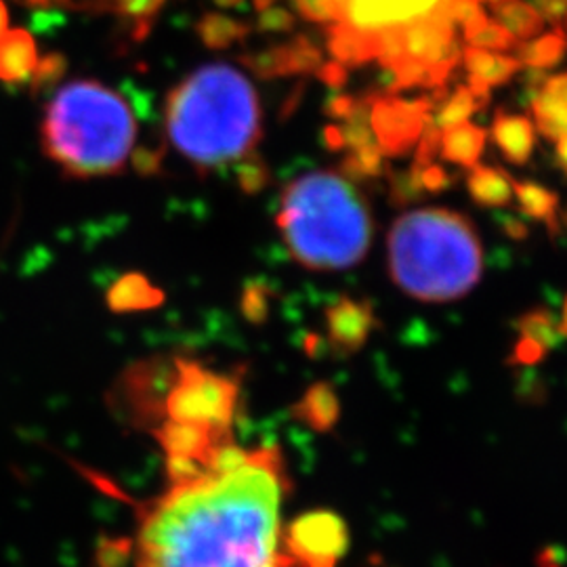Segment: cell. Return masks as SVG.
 <instances>
[{"instance_id":"1","label":"cell","mask_w":567,"mask_h":567,"mask_svg":"<svg viewBox=\"0 0 567 567\" xmlns=\"http://www.w3.org/2000/svg\"><path fill=\"white\" fill-rule=\"evenodd\" d=\"M290 486L276 447H221L208 471L140 505L137 567H303L284 548Z\"/></svg>"},{"instance_id":"2","label":"cell","mask_w":567,"mask_h":567,"mask_svg":"<svg viewBox=\"0 0 567 567\" xmlns=\"http://www.w3.org/2000/svg\"><path fill=\"white\" fill-rule=\"evenodd\" d=\"M164 126L171 145L200 173L240 161L264 137L255 86L225 63L204 65L166 95Z\"/></svg>"},{"instance_id":"3","label":"cell","mask_w":567,"mask_h":567,"mask_svg":"<svg viewBox=\"0 0 567 567\" xmlns=\"http://www.w3.org/2000/svg\"><path fill=\"white\" fill-rule=\"evenodd\" d=\"M276 225L290 257L313 271L360 264L374 234L362 192L339 171H313L288 183Z\"/></svg>"},{"instance_id":"4","label":"cell","mask_w":567,"mask_h":567,"mask_svg":"<svg viewBox=\"0 0 567 567\" xmlns=\"http://www.w3.org/2000/svg\"><path fill=\"white\" fill-rule=\"evenodd\" d=\"M393 282L423 303H450L471 292L484 271V248L468 217L450 208H416L395 219L386 238Z\"/></svg>"},{"instance_id":"5","label":"cell","mask_w":567,"mask_h":567,"mask_svg":"<svg viewBox=\"0 0 567 567\" xmlns=\"http://www.w3.org/2000/svg\"><path fill=\"white\" fill-rule=\"evenodd\" d=\"M135 137L131 105L102 82H68L44 110L42 152L74 179L122 173Z\"/></svg>"},{"instance_id":"6","label":"cell","mask_w":567,"mask_h":567,"mask_svg":"<svg viewBox=\"0 0 567 567\" xmlns=\"http://www.w3.org/2000/svg\"><path fill=\"white\" fill-rule=\"evenodd\" d=\"M243 393V372H224L198 360L175 355L161 400L158 423L198 425L215 433H231Z\"/></svg>"},{"instance_id":"7","label":"cell","mask_w":567,"mask_h":567,"mask_svg":"<svg viewBox=\"0 0 567 567\" xmlns=\"http://www.w3.org/2000/svg\"><path fill=\"white\" fill-rule=\"evenodd\" d=\"M435 112L431 95L402 100L395 95L370 93V126L374 142L385 158H404L421 140L425 118Z\"/></svg>"},{"instance_id":"8","label":"cell","mask_w":567,"mask_h":567,"mask_svg":"<svg viewBox=\"0 0 567 567\" xmlns=\"http://www.w3.org/2000/svg\"><path fill=\"white\" fill-rule=\"evenodd\" d=\"M286 553L303 567H334L349 548V527L334 511H309L282 532Z\"/></svg>"},{"instance_id":"9","label":"cell","mask_w":567,"mask_h":567,"mask_svg":"<svg viewBox=\"0 0 567 567\" xmlns=\"http://www.w3.org/2000/svg\"><path fill=\"white\" fill-rule=\"evenodd\" d=\"M337 20L360 32L379 34L389 28H400L416 21L444 18L452 0H332Z\"/></svg>"},{"instance_id":"10","label":"cell","mask_w":567,"mask_h":567,"mask_svg":"<svg viewBox=\"0 0 567 567\" xmlns=\"http://www.w3.org/2000/svg\"><path fill=\"white\" fill-rule=\"evenodd\" d=\"M240 63L257 79L271 81L282 76L316 74L324 61H322V51L311 42V39L299 34L290 41L271 44L261 51L244 53L240 55Z\"/></svg>"},{"instance_id":"11","label":"cell","mask_w":567,"mask_h":567,"mask_svg":"<svg viewBox=\"0 0 567 567\" xmlns=\"http://www.w3.org/2000/svg\"><path fill=\"white\" fill-rule=\"evenodd\" d=\"M326 337L341 355L358 353L377 328L374 307L353 297H341L326 309Z\"/></svg>"},{"instance_id":"12","label":"cell","mask_w":567,"mask_h":567,"mask_svg":"<svg viewBox=\"0 0 567 567\" xmlns=\"http://www.w3.org/2000/svg\"><path fill=\"white\" fill-rule=\"evenodd\" d=\"M534 126L543 137L557 142L567 135V72L547 76L529 100Z\"/></svg>"},{"instance_id":"13","label":"cell","mask_w":567,"mask_h":567,"mask_svg":"<svg viewBox=\"0 0 567 567\" xmlns=\"http://www.w3.org/2000/svg\"><path fill=\"white\" fill-rule=\"evenodd\" d=\"M492 142L513 166H526L536 147V126L524 114L498 110L492 122Z\"/></svg>"},{"instance_id":"14","label":"cell","mask_w":567,"mask_h":567,"mask_svg":"<svg viewBox=\"0 0 567 567\" xmlns=\"http://www.w3.org/2000/svg\"><path fill=\"white\" fill-rule=\"evenodd\" d=\"M452 41H456L454 23L444 18L416 21L404 28V53L412 60L435 63Z\"/></svg>"},{"instance_id":"15","label":"cell","mask_w":567,"mask_h":567,"mask_svg":"<svg viewBox=\"0 0 567 567\" xmlns=\"http://www.w3.org/2000/svg\"><path fill=\"white\" fill-rule=\"evenodd\" d=\"M39 61L37 42L28 30L13 28L0 34V81L28 82Z\"/></svg>"},{"instance_id":"16","label":"cell","mask_w":567,"mask_h":567,"mask_svg":"<svg viewBox=\"0 0 567 567\" xmlns=\"http://www.w3.org/2000/svg\"><path fill=\"white\" fill-rule=\"evenodd\" d=\"M168 0H84L79 9L93 13H110L126 21L135 41H142L152 30V23L161 16Z\"/></svg>"},{"instance_id":"17","label":"cell","mask_w":567,"mask_h":567,"mask_svg":"<svg viewBox=\"0 0 567 567\" xmlns=\"http://www.w3.org/2000/svg\"><path fill=\"white\" fill-rule=\"evenodd\" d=\"M292 416L318 433H328L341 419V400L330 383H316L292 405Z\"/></svg>"},{"instance_id":"18","label":"cell","mask_w":567,"mask_h":567,"mask_svg":"<svg viewBox=\"0 0 567 567\" xmlns=\"http://www.w3.org/2000/svg\"><path fill=\"white\" fill-rule=\"evenodd\" d=\"M466 192L484 208H505L515 198V179L501 166L475 164L466 175Z\"/></svg>"},{"instance_id":"19","label":"cell","mask_w":567,"mask_h":567,"mask_svg":"<svg viewBox=\"0 0 567 567\" xmlns=\"http://www.w3.org/2000/svg\"><path fill=\"white\" fill-rule=\"evenodd\" d=\"M487 131L484 126L461 122L454 126L442 128L440 156L450 164L473 168L480 164L486 150Z\"/></svg>"},{"instance_id":"20","label":"cell","mask_w":567,"mask_h":567,"mask_svg":"<svg viewBox=\"0 0 567 567\" xmlns=\"http://www.w3.org/2000/svg\"><path fill=\"white\" fill-rule=\"evenodd\" d=\"M326 44L334 61L349 70L360 68L368 61L377 60V34L360 32L341 21H332L326 32Z\"/></svg>"},{"instance_id":"21","label":"cell","mask_w":567,"mask_h":567,"mask_svg":"<svg viewBox=\"0 0 567 567\" xmlns=\"http://www.w3.org/2000/svg\"><path fill=\"white\" fill-rule=\"evenodd\" d=\"M163 290L137 271L122 276L121 280L112 284L107 290V305L118 313L154 309L163 303Z\"/></svg>"},{"instance_id":"22","label":"cell","mask_w":567,"mask_h":567,"mask_svg":"<svg viewBox=\"0 0 567 567\" xmlns=\"http://www.w3.org/2000/svg\"><path fill=\"white\" fill-rule=\"evenodd\" d=\"M461 63L465 65L468 76L484 82L489 89L507 84L524 70V65L515 58H508L503 53H492V51H484V49H475V47L463 49Z\"/></svg>"},{"instance_id":"23","label":"cell","mask_w":567,"mask_h":567,"mask_svg":"<svg viewBox=\"0 0 567 567\" xmlns=\"http://www.w3.org/2000/svg\"><path fill=\"white\" fill-rule=\"evenodd\" d=\"M517 58L527 70H540L548 72L557 68L567 55V30L564 28H553L550 32H543L540 37L532 41L517 42L515 47Z\"/></svg>"},{"instance_id":"24","label":"cell","mask_w":567,"mask_h":567,"mask_svg":"<svg viewBox=\"0 0 567 567\" xmlns=\"http://www.w3.org/2000/svg\"><path fill=\"white\" fill-rule=\"evenodd\" d=\"M515 198L527 219L547 225L553 236L559 231V196L553 189L536 182H515Z\"/></svg>"},{"instance_id":"25","label":"cell","mask_w":567,"mask_h":567,"mask_svg":"<svg viewBox=\"0 0 567 567\" xmlns=\"http://www.w3.org/2000/svg\"><path fill=\"white\" fill-rule=\"evenodd\" d=\"M496 20L517 42L532 41L545 32V20L526 0H503L494 7Z\"/></svg>"},{"instance_id":"26","label":"cell","mask_w":567,"mask_h":567,"mask_svg":"<svg viewBox=\"0 0 567 567\" xmlns=\"http://www.w3.org/2000/svg\"><path fill=\"white\" fill-rule=\"evenodd\" d=\"M252 28L240 20H234L224 13H204L196 23V34L204 47L213 51H225L236 42H244L250 37Z\"/></svg>"},{"instance_id":"27","label":"cell","mask_w":567,"mask_h":567,"mask_svg":"<svg viewBox=\"0 0 567 567\" xmlns=\"http://www.w3.org/2000/svg\"><path fill=\"white\" fill-rule=\"evenodd\" d=\"M386 168L389 166L385 164V154L381 152V147L377 143H370L364 147L351 150L344 156L339 173L343 175L344 179H349L355 185H362V183L379 179L381 175H385Z\"/></svg>"},{"instance_id":"28","label":"cell","mask_w":567,"mask_h":567,"mask_svg":"<svg viewBox=\"0 0 567 567\" xmlns=\"http://www.w3.org/2000/svg\"><path fill=\"white\" fill-rule=\"evenodd\" d=\"M515 326H517L519 337L529 339L534 343L543 344L547 351L561 341L557 318L548 309H543V307H536L532 311H526Z\"/></svg>"},{"instance_id":"29","label":"cell","mask_w":567,"mask_h":567,"mask_svg":"<svg viewBox=\"0 0 567 567\" xmlns=\"http://www.w3.org/2000/svg\"><path fill=\"white\" fill-rule=\"evenodd\" d=\"M480 110H484V107L475 100L471 89L466 84H458L454 89V93L447 95L442 105L437 107V114H433V121L440 128H447V126H454L461 122H468V118Z\"/></svg>"},{"instance_id":"30","label":"cell","mask_w":567,"mask_h":567,"mask_svg":"<svg viewBox=\"0 0 567 567\" xmlns=\"http://www.w3.org/2000/svg\"><path fill=\"white\" fill-rule=\"evenodd\" d=\"M234 175L244 194H259L271 182L269 164L265 163L264 156L257 154V150L248 152L240 161L234 163Z\"/></svg>"},{"instance_id":"31","label":"cell","mask_w":567,"mask_h":567,"mask_svg":"<svg viewBox=\"0 0 567 567\" xmlns=\"http://www.w3.org/2000/svg\"><path fill=\"white\" fill-rule=\"evenodd\" d=\"M65 72H68V60L63 53L53 51V53L42 55L41 60L37 61V68L28 81L32 95L39 97V95L53 91L63 81Z\"/></svg>"},{"instance_id":"32","label":"cell","mask_w":567,"mask_h":567,"mask_svg":"<svg viewBox=\"0 0 567 567\" xmlns=\"http://www.w3.org/2000/svg\"><path fill=\"white\" fill-rule=\"evenodd\" d=\"M389 179V200L395 206L419 203L425 196V189L419 182V166L412 164L408 171H386Z\"/></svg>"},{"instance_id":"33","label":"cell","mask_w":567,"mask_h":567,"mask_svg":"<svg viewBox=\"0 0 567 567\" xmlns=\"http://www.w3.org/2000/svg\"><path fill=\"white\" fill-rule=\"evenodd\" d=\"M466 47H475V49H484V51H494V53H503V51H513L517 47V41L508 34L507 30L498 23V21L487 20L475 34H471L466 39Z\"/></svg>"},{"instance_id":"34","label":"cell","mask_w":567,"mask_h":567,"mask_svg":"<svg viewBox=\"0 0 567 567\" xmlns=\"http://www.w3.org/2000/svg\"><path fill=\"white\" fill-rule=\"evenodd\" d=\"M295 23H297L295 13H290L288 9L278 4H271L264 11H259L257 30L264 34H288L295 30Z\"/></svg>"},{"instance_id":"35","label":"cell","mask_w":567,"mask_h":567,"mask_svg":"<svg viewBox=\"0 0 567 567\" xmlns=\"http://www.w3.org/2000/svg\"><path fill=\"white\" fill-rule=\"evenodd\" d=\"M292 7L299 18L311 23H332L337 20L332 0H292Z\"/></svg>"},{"instance_id":"36","label":"cell","mask_w":567,"mask_h":567,"mask_svg":"<svg viewBox=\"0 0 567 567\" xmlns=\"http://www.w3.org/2000/svg\"><path fill=\"white\" fill-rule=\"evenodd\" d=\"M164 150L156 147H133L128 163L140 175H156L163 168Z\"/></svg>"},{"instance_id":"37","label":"cell","mask_w":567,"mask_h":567,"mask_svg":"<svg viewBox=\"0 0 567 567\" xmlns=\"http://www.w3.org/2000/svg\"><path fill=\"white\" fill-rule=\"evenodd\" d=\"M419 182L423 185V189L429 194H442L450 189L452 177L447 175L446 168L440 164L429 163L425 166H419Z\"/></svg>"},{"instance_id":"38","label":"cell","mask_w":567,"mask_h":567,"mask_svg":"<svg viewBox=\"0 0 567 567\" xmlns=\"http://www.w3.org/2000/svg\"><path fill=\"white\" fill-rule=\"evenodd\" d=\"M355 103H358L355 95H349L344 91H332L326 100L324 114L334 121H347L355 110Z\"/></svg>"},{"instance_id":"39","label":"cell","mask_w":567,"mask_h":567,"mask_svg":"<svg viewBox=\"0 0 567 567\" xmlns=\"http://www.w3.org/2000/svg\"><path fill=\"white\" fill-rule=\"evenodd\" d=\"M316 76L330 91H343L347 82H349V68L343 65V63H339V61H326V63L318 68Z\"/></svg>"},{"instance_id":"40","label":"cell","mask_w":567,"mask_h":567,"mask_svg":"<svg viewBox=\"0 0 567 567\" xmlns=\"http://www.w3.org/2000/svg\"><path fill=\"white\" fill-rule=\"evenodd\" d=\"M532 4L553 28L567 30V0H534Z\"/></svg>"},{"instance_id":"41","label":"cell","mask_w":567,"mask_h":567,"mask_svg":"<svg viewBox=\"0 0 567 567\" xmlns=\"http://www.w3.org/2000/svg\"><path fill=\"white\" fill-rule=\"evenodd\" d=\"M547 353L548 351L543 344L519 337V341L513 347V362L522 365L538 364Z\"/></svg>"},{"instance_id":"42","label":"cell","mask_w":567,"mask_h":567,"mask_svg":"<svg viewBox=\"0 0 567 567\" xmlns=\"http://www.w3.org/2000/svg\"><path fill=\"white\" fill-rule=\"evenodd\" d=\"M244 311L248 313V318L252 320H261L267 311V299H265L264 288H250L244 297Z\"/></svg>"},{"instance_id":"43","label":"cell","mask_w":567,"mask_h":567,"mask_svg":"<svg viewBox=\"0 0 567 567\" xmlns=\"http://www.w3.org/2000/svg\"><path fill=\"white\" fill-rule=\"evenodd\" d=\"M322 143H324L328 152H343L344 150V137L341 126L337 124H326L322 128Z\"/></svg>"},{"instance_id":"44","label":"cell","mask_w":567,"mask_h":567,"mask_svg":"<svg viewBox=\"0 0 567 567\" xmlns=\"http://www.w3.org/2000/svg\"><path fill=\"white\" fill-rule=\"evenodd\" d=\"M501 227H503V231L507 234L508 238H513V240H526L527 234H529L527 225L522 219L508 217V215L501 217Z\"/></svg>"},{"instance_id":"45","label":"cell","mask_w":567,"mask_h":567,"mask_svg":"<svg viewBox=\"0 0 567 567\" xmlns=\"http://www.w3.org/2000/svg\"><path fill=\"white\" fill-rule=\"evenodd\" d=\"M28 7H39V9H53V7H70V9H79V2L74 0H20Z\"/></svg>"},{"instance_id":"46","label":"cell","mask_w":567,"mask_h":567,"mask_svg":"<svg viewBox=\"0 0 567 567\" xmlns=\"http://www.w3.org/2000/svg\"><path fill=\"white\" fill-rule=\"evenodd\" d=\"M555 164L567 177V135L555 142Z\"/></svg>"},{"instance_id":"47","label":"cell","mask_w":567,"mask_h":567,"mask_svg":"<svg viewBox=\"0 0 567 567\" xmlns=\"http://www.w3.org/2000/svg\"><path fill=\"white\" fill-rule=\"evenodd\" d=\"M557 326H559L561 339H567V295L566 299H564V307H561V316L557 318Z\"/></svg>"},{"instance_id":"48","label":"cell","mask_w":567,"mask_h":567,"mask_svg":"<svg viewBox=\"0 0 567 567\" xmlns=\"http://www.w3.org/2000/svg\"><path fill=\"white\" fill-rule=\"evenodd\" d=\"M213 2L221 9H240L246 0H213Z\"/></svg>"},{"instance_id":"49","label":"cell","mask_w":567,"mask_h":567,"mask_svg":"<svg viewBox=\"0 0 567 567\" xmlns=\"http://www.w3.org/2000/svg\"><path fill=\"white\" fill-rule=\"evenodd\" d=\"M7 25H9V11L4 7V0H0V34L7 30Z\"/></svg>"},{"instance_id":"50","label":"cell","mask_w":567,"mask_h":567,"mask_svg":"<svg viewBox=\"0 0 567 567\" xmlns=\"http://www.w3.org/2000/svg\"><path fill=\"white\" fill-rule=\"evenodd\" d=\"M252 4H255V9H257V11H264L267 7L276 4V0H252Z\"/></svg>"},{"instance_id":"51","label":"cell","mask_w":567,"mask_h":567,"mask_svg":"<svg viewBox=\"0 0 567 567\" xmlns=\"http://www.w3.org/2000/svg\"><path fill=\"white\" fill-rule=\"evenodd\" d=\"M487 4H492V9H494V7H496V4H501V2H503V0H486Z\"/></svg>"},{"instance_id":"52","label":"cell","mask_w":567,"mask_h":567,"mask_svg":"<svg viewBox=\"0 0 567 567\" xmlns=\"http://www.w3.org/2000/svg\"><path fill=\"white\" fill-rule=\"evenodd\" d=\"M564 221H566V225H567V210H566V217H564Z\"/></svg>"}]
</instances>
